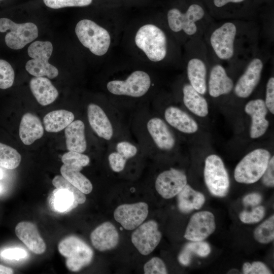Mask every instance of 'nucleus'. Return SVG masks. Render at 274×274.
<instances>
[{
  "instance_id": "22",
  "label": "nucleus",
  "mask_w": 274,
  "mask_h": 274,
  "mask_svg": "<svg viewBox=\"0 0 274 274\" xmlns=\"http://www.w3.org/2000/svg\"><path fill=\"white\" fill-rule=\"evenodd\" d=\"M233 86V81L221 65L216 64L212 68L208 83L209 92L211 96L217 97L228 94Z\"/></svg>"
},
{
  "instance_id": "7",
  "label": "nucleus",
  "mask_w": 274,
  "mask_h": 274,
  "mask_svg": "<svg viewBox=\"0 0 274 274\" xmlns=\"http://www.w3.org/2000/svg\"><path fill=\"white\" fill-rule=\"evenodd\" d=\"M204 178L210 192L219 197L225 196L229 187L228 173L221 158L212 154L205 160Z\"/></svg>"
},
{
  "instance_id": "23",
  "label": "nucleus",
  "mask_w": 274,
  "mask_h": 274,
  "mask_svg": "<svg viewBox=\"0 0 274 274\" xmlns=\"http://www.w3.org/2000/svg\"><path fill=\"white\" fill-rule=\"evenodd\" d=\"M30 89L37 101L45 106L53 102L58 92L50 80L44 77H35L29 82Z\"/></svg>"
},
{
  "instance_id": "4",
  "label": "nucleus",
  "mask_w": 274,
  "mask_h": 274,
  "mask_svg": "<svg viewBox=\"0 0 274 274\" xmlns=\"http://www.w3.org/2000/svg\"><path fill=\"white\" fill-rule=\"evenodd\" d=\"M53 51V45L49 41H35L27 49V53L31 59L25 65L26 70L35 77L46 76L53 79L58 75V69L48 60Z\"/></svg>"
},
{
  "instance_id": "33",
  "label": "nucleus",
  "mask_w": 274,
  "mask_h": 274,
  "mask_svg": "<svg viewBox=\"0 0 274 274\" xmlns=\"http://www.w3.org/2000/svg\"><path fill=\"white\" fill-rule=\"evenodd\" d=\"M21 161V156L16 149L0 142V167L14 169Z\"/></svg>"
},
{
  "instance_id": "16",
  "label": "nucleus",
  "mask_w": 274,
  "mask_h": 274,
  "mask_svg": "<svg viewBox=\"0 0 274 274\" xmlns=\"http://www.w3.org/2000/svg\"><path fill=\"white\" fill-rule=\"evenodd\" d=\"M245 111L252 119L250 137L257 139L263 135L269 126L268 121L265 118L267 108L264 101L261 99L251 100L246 105Z\"/></svg>"
},
{
  "instance_id": "48",
  "label": "nucleus",
  "mask_w": 274,
  "mask_h": 274,
  "mask_svg": "<svg viewBox=\"0 0 274 274\" xmlns=\"http://www.w3.org/2000/svg\"><path fill=\"white\" fill-rule=\"evenodd\" d=\"M245 0H213L215 6L220 8L229 3H239Z\"/></svg>"
},
{
  "instance_id": "15",
  "label": "nucleus",
  "mask_w": 274,
  "mask_h": 274,
  "mask_svg": "<svg viewBox=\"0 0 274 274\" xmlns=\"http://www.w3.org/2000/svg\"><path fill=\"white\" fill-rule=\"evenodd\" d=\"M263 68V62L259 58L250 62L235 85L234 91L237 96L247 98L252 94L260 81Z\"/></svg>"
},
{
  "instance_id": "36",
  "label": "nucleus",
  "mask_w": 274,
  "mask_h": 274,
  "mask_svg": "<svg viewBox=\"0 0 274 274\" xmlns=\"http://www.w3.org/2000/svg\"><path fill=\"white\" fill-rule=\"evenodd\" d=\"M52 184L56 188H64L72 192L78 204H82L85 202V194L73 185L62 176H56L52 180Z\"/></svg>"
},
{
  "instance_id": "24",
  "label": "nucleus",
  "mask_w": 274,
  "mask_h": 274,
  "mask_svg": "<svg viewBox=\"0 0 274 274\" xmlns=\"http://www.w3.org/2000/svg\"><path fill=\"white\" fill-rule=\"evenodd\" d=\"M164 117L169 125L182 132L192 133L198 130L196 121L178 108L173 106L168 107L165 111Z\"/></svg>"
},
{
  "instance_id": "14",
  "label": "nucleus",
  "mask_w": 274,
  "mask_h": 274,
  "mask_svg": "<svg viewBox=\"0 0 274 274\" xmlns=\"http://www.w3.org/2000/svg\"><path fill=\"white\" fill-rule=\"evenodd\" d=\"M187 184V177L182 171L170 168L160 174L155 181L157 192L164 198H173Z\"/></svg>"
},
{
  "instance_id": "6",
  "label": "nucleus",
  "mask_w": 274,
  "mask_h": 274,
  "mask_svg": "<svg viewBox=\"0 0 274 274\" xmlns=\"http://www.w3.org/2000/svg\"><path fill=\"white\" fill-rule=\"evenodd\" d=\"M8 32L5 41L8 47L14 50L23 48L38 36L37 25L32 22L16 23L7 18H0V32Z\"/></svg>"
},
{
  "instance_id": "18",
  "label": "nucleus",
  "mask_w": 274,
  "mask_h": 274,
  "mask_svg": "<svg viewBox=\"0 0 274 274\" xmlns=\"http://www.w3.org/2000/svg\"><path fill=\"white\" fill-rule=\"evenodd\" d=\"M90 239L95 249L105 251L116 247L119 242V234L113 224L106 222L92 231Z\"/></svg>"
},
{
  "instance_id": "9",
  "label": "nucleus",
  "mask_w": 274,
  "mask_h": 274,
  "mask_svg": "<svg viewBox=\"0 0 274 274\" xmlns=\"http://www.w3.org/2000/svg\"><path fill=\"white\" fill-rule=\"evenodd\" d=\"M204 15V10L197 4L190 5L184 13L173 8L167 13L168 24L174 32L183 31L186 35L192 36L196 33V23L201 20Z\"/></svg>"
},
{
  "instance_id": "11",
  "label": "nucleus",
  "mask_w": 274,
  "mask_h": 274,
  "mask_svg": "<svg viewBox=\"0 0 274 274\" xmlns=\"http://www.w3.org/2000/svg\"><path fill=\"white\" fill-rule=\"evenodd\" d=\"M132 232L131 242L139 252L144 255L150 254L158 246L161 233L157 222L150 220L141 224Z\"/></svg>"
},
{
  "instance_id": "25",
  "label": "nucleus",
  "mask_w": 274,
  "mask_h": 274,
  "mask_svg": "<svg viewBox=\"0 0 274 274\" xmlns=\"http://www.w3.org/2000/svg\"><path fill=\"white\" fill-rule=\"evenodd\" d=\"M65 143L68 151L83 153L86 149L85 125L80 120L73 121L65 128Z\"/></svg>"
},
{
  "instance_id": "42",
  "label": "nucleus",
  "mask_w": 274,
  "mask_h": 274,
  "mask_svg": "<svg viewBox=\"0 0 274 274\" xmlns=\"http://www.w3.org/2000/svg\"><path fill=\"white\" fill-rule=\"evenodd\" d=\"M2 258L8 260H20L27 256V252L20 248H9L4 249L1 252Z\"/></svg>"
},
{
  "instance_id": "2",
  "label": "nucleus",
  "mask_w": 274,
  "mask_h": 274,
  "mask_svg": "<svg viewBox=\"0 0 274 274\" xmlns=\"http://www.w3.org/2000/svg\"><path fill=\"white\" fill-rule=\"evenodd\" d=\"M76 34L81 43L97 56L105 55L108 51L111 43L108 31L89 19H83L77 24Z\"/></svg>"
},
{
  "instance_id": "31",
  "label": "nucleus",
  "mask_w": 274,
  "mask_h": 274,
  "mask_svg": "<svg viewBox=\"0 0 274 274\" xmlns=\"http://www.w3.org/2000/svg\"><path fill=\"white\" fill-rule=\"evenodd\" d=\"M62 177L84 194H89L92 190V185L88 179L80 173V170L63 164L60 167Z\"/></svg>"
},
{
  "instance_id": "5",
  "label": "nucleus",
  "mask_w": 274,
  "mask_h": 274,
  "mask_svg": "<svg viewBox=\"0 0 274 274\" xmlns=\"http://www.w3.org/2000/svg\"><path fill=\"white\" fill-rule=\"evenodd\" d=\"M59 253L66 258V267L72 271H78L92 261L93 252L82 239L69 236L61 240L58 246Z\"/></svg>"
},
{
  "instance_id": "37",
  "label": "nucleus",
  "mask_w": 274,
  "mask_h": 274,
  "mask_svg": "<svg viewBox=\"0 0 274 274\" xmlns=\"http://www.w3.org/2000/svg\"><path fill=\"white\" fill-rule=\"evenodd\" d=\"M14 71L11 65L4 59H0V89H7L13 84Z\"/></svg>"
},
{
  "instance_id": "8",
  "label": "nucleus",
  "mask_w": 274,
  "mask_h": 274,
  "mask_svg": "<svg viewBox=\"0 0 274 274\" xmlns=\"http://www.w3.org/2000/svg\"><path fill=\"white\" fill-rule=\"evenodd\" d=\"M150 85L149 75L144 71H136L132 72L125 80L109 82L107 87L110 92L115 95L139 97L146 93Z\"/></svg>"
},
{
  "instance_id": "29",
  "label": "nucleus",
  "mask_w": 274,
  "mask_h": 274,
  "mask_svg": "<svg viewBox=\"0 0 274 274\" xmlns=\"http://www.w3.org/2000/svg\"><path fill=\"white\" fill-rule=\"evenodd\" d=\"M183 92L184 105L189 110L201 117L208 114V105L206 99L190 84L184 86Z\"/></svg>"
},
{
  "instance_id": "20",
  "label": "nucleus",
  "mask_w": 274,
  "mask_h": 274,
  "mask_svg": "<svg viewBox=\"0 0 274 274\" xmlns=\"http://www.w3.org/2000/svg\"><path fill=\"white\" fill-rule=\"evenodd\" d=\"M147 130L156 146L161 150L172 149L175 144V138L165 123L159 118L150 119Z\"/></svg>"
},
{
  "instance_id": "44",
  "label": "nucleus",
  "mask_w": 274,
  "mask_h": 274,
  "mask_svg": "<svg viewBox=\"0 0 274 274\" xmlns=\"http://www.w3.org/2000/svg\"><path fill=\"white\" fill-rule=\"evenodd\" d=\"M268 110L274 114V78L270 77L267 81L266 88V97L264 101Z\"/></svg>"
},
{
  "instance_id": "40",
  "label": "nucleus",
  "mask_w": 274,
  "mask_h": 274,
  "mask_svg": "<svg viewBox=\"0 0 274 274\" xmlns=\"http://www.w3.org/2000/svg\"><path fill=\"white\" fill-rule=\"evenodd\" d=\"M144 273L146 274H165L167 270L162 260L155 257L151 258L144 266Z\"/></svg>"
},
{
  "instance_id": "49",
  "label": "nucleus",
  "mask_w": 274,
  "mask_h": 274,
  "mask_svg": "<svg viewBox=\"0 0 274 274\" xmlns=\"http://www.w3.org/2000/svg\"><path fill=\"white\" fill-rule=\"evenodd\" d=\"M13 273L14 271L12 268L0 264V274H12Z\"/></svg>"
},
{
  "instance_id": "32",
  "label": "nucleus",
  "mask_w": 274,
  "mask_h": 274,
  "mask_svg": "<svg viewBox=\"0 0 274 274\" xmlns=\"http://www.w3.org/2000/svg\"><path fill=\"white\" fill-rule=\"evenodd\" d=\"M211 247L207 242L192 241L186 244L179 255L178 260L184 265L190 264L192 255L195 254L200 257H206L211 252Z\"/></svg>"
},
{
  "instance_id": "41",
  "label": "nucleus",
  "mask_w": 274,
  "mask_h": 274,
  "mask_svg": "<svg viewBox=\"0 0 274 274\" xmlns=\"http://www.w3.org/2000/svg\"><path fill=\"white\" fill-rule=\"evenodd\" d=\"M243 271L245 274H270L271 271L263 263L255 261L252 263H245L243 266Z\"/></svg>"
},
{
  "instance_id": "21",
  "label": "nucleus",
  "mask_w": 274,
  "mask_h": 274,
  "mask_svg": "<svg viewBox=\"0 0 274 274\" xmlns=\"http://www.w3.org/2000/svg\"><path fill=\"white\" fill-rule=\"evenodd\" d=\"M44 134V128L40 119L30 113L24 114L21 119L19 135L25 145H30Z\"/></svg>"
},
{
  "instance_id": "19",
  "label": "nucleus",
  "mask_w": 274,
  "mask_h": 274,
  "mask_svg": "<svg viewBox=\"0 0 274 274\" xmlns=\"http://www.w3.org/2000/svg\"><path fill=\"white\" fill-rule=\"evenodd\" d=\"M87 116L90 126L98 136L110 140L113 134V127L104 110L96 104H90L87 107Z\"/></svg>"
},
{
  "instance_id": "30",
  "label": "nucleus",
  "mask_w": 274,
  "mask_h": 274,
  "mask_svg": "<svg viewBox=\"0 0 274 274\" xmlns=\"http://www.w3.org/2000/svg\"><path fill=\"white\" fill-rule=\"evenodd\" d=\"M74 114L65 110H57L47 113L43 118L45 129L48 132H59L72 123Z\"/></svg>"
},
{
  "instance_id": "10",
  "label": "nucleus",
  "mask_w": 274,
  "mask_h": 274,
  "mask_svg": "<svg viewBox=\"0 0 274 274\" xmlns=\"http://www.w3.org/2000/svg\"><path fill=\"white\" fill-rule=\"evenodd\" d=\"M236 33V26L231 22L224 23L213 31L210 39V43L219 59L226 60L233 57Z\"/></svg>"
},
{
  "instance_id": "1",
  "label": "nucleus",
  "mask_w": 274,
  "mask_h": 274,
  "mask_svg": "<svg viewBox=\"0 0 274 274\" xmlns=\"http://www.w3.org/2000/svg\"><path fill=\"white\" fill-rule=\"evenodd\" d=\"M135 43L152 61H160L166 56V36L162 30L155 25L148 24L141 27L136 33Z\"/></svg>"
},
{
  "instance_id": "39",
  "label": "nucleus",
  "mask_w": 274,
  "mask_h": 274,
  "mask_svg": "<svg viewBox=\"0 0 274 274\" xmlns=\"http://www.w3.org/2000/svg\"><path fill=\"white\" fill-rule=\"evenodd\" d=\"M265 215V209L263 206L254 208L250 212L243 211L239 215L242 222L245 223H254L261 221Z\"/></svg>"
},
{
  "instance_id": "45",
  "label": "nucleus",
  "mask_w": 274,
  "mask_h": 274,
  "mask_svg": "<svg viewBox=\"0 0 274 274\" xmlns=\"http://www.w3.org/2000/svg\"><path fill=\"white\" fill-rule=\"evenodd\" d=\"M116 150L127 159L135 156L137 152V149L134 145L125 141L118 143Z\"/></svg>"
},
{
  "instance_id": "43",
  "label": "nucleus",
  "mask_w": 274,
  "mask_h": 274,
  "mask_svg": "<svg viewBox=\"0 0 274 274\" xmlns=\"http://www.w3.org/2000/svg\"><path fill=\"white\" fill-rule=\"evenodd\" d=\"M110 165L115 172L122 171L125 165L127 159L118 152L111 153L108 157Z\"/></svg>"
},
{
  "instance_id": "12",
  "label": "nucleus",
  "mask_w": 274,
  "mask_h": 274,
  "mask_svg": "<svg viewBox=\"0 0 274 274\" xmlns=\"http://www.w3.org/2000/svg\"><path fill=\"white\" fill-rule=\"evenodd\" d=\"M148 214V205L146 202H139L118 206L114 212V217L124 228L132 230L143 223Z\"/></svg>"
},
{
  "instance_id": "28",
  "label": "nucleus",
  "mask_w": 274,
  "mask_h": 274,
  "mask_svg": "<svg viewBox=\"0 0 274 274\" xmlns=\"http://www.w3.org/2000/svg\"><path fill=\"white\" fill-rule=\"evenodd\" d=\"M205 197L186 184L178 194V206L181 212L187 213L193 210H199L203 206Z\"/></svg>"
},
{
  "instance_id": "26",
  "label": "nucleus",
  "mask_w": 274,
  "mask_h": 274,
  "mask_svg": "<svg viewBox=\"0 0 274 274\" xmlns=\"http://www.w3.org/2000/svg\"><path fill=\"white\" fill-rule=\"evenodd\" d=\"M187 76L190 84L199 93L203 95L207 91V67L198 58H193L188 62Z\"/></svg>"
},
{
  "instance_id": "38",
  "label": "nucleus",
  "mask_w": 274,
  "mask_h": 274,
  "mask_svg": "<svg viewBox=\"0 0 274 274\" xmlns=\"http://www.w3.org/2000/svg\"><path fill=\"white\" fill-rule=\"evenodd\" d=\"M49 8L60 9L68 7H84L89 5L92 0H43Z\"/></svg>"
},
{
  "instance_id": "46",
  "label": "nucleus",
  "mask_w": 274,
  "mask_h": 274,
  "mask_svg": "<svg viewBox=\"0 0 274 274\" xmlns=\"http://www.w3.org/2000/svg\"><path fill=\"white\" fill-rule=\"evenodd\" d=\"M263 183L267 187H273L274 185V157L269 159L267 166L262 176Z\"/></svg>"
},
{
  "instance_id": "3",
  "label": "nucleus",
  "mask_w": 274,
  "mask_h": 274,
  "mask_svg": "<svg viewBox=\"0 0 274 274\" xmlns=\"http://www.w3.org/2000/svg\"><path fill=\"white\" fill-rule=\"evenodd\" d=\"M270 155L264 149H257L247 154L237 164L234 172L238 183L252 184L258 181L267 166Z\"/></svg>"
},
{
  "instance_id": "27",
  "label": "nucleus",
  "mask_w": 274,
  "mask_h": 274,
  "mask_svg": "<svg viewBox=\"0 0 274 274\" xmlns=\"http://www.w3.org/2000/svg\"><path fill=\"white\" fill-rule=\"evenodd\" d=\"M49 204L54 212L66 213L78 204L73 193L64 188H56L48 198Z\"/></svg>"
},
{
  "instance_id": "13",
  "label": "nucleus",
  "mask_w": 274,
  "mask_h": 274,
  "mask_svg": "<svg viewBox=\"0 0 274 274\" xmlns=\"http://www.w3.org/2000/svg\"><path fill=\"white\" fill-rule=\"evenodd\" d=\"M215 229L214 215L209 211H200L191 217L184 237L191 241H203L212 234Z\"/></svg>"
},
{
  "instance_id": "17",
  "label": "nucleus",
  "mask_w": 274,
  "mask_h": 274,
  "mask_svg": "<svg viewBox=\"0 0 274 274\" xmlns=\"http://www.w3.org/2000/svg\"><path fill=\"white\" fill-rule=\"evenodd\" d=\"M15 232L18 238L34 253L42 254L45 252L46 244L33 223L19 222L15 227Z\"/></svg>"
},
{
  "instance_id": "50",
  "label": "nucleus",
  "mask_w": 274,
  "mask_h": 274,
  "mask_svg": "<svg viewBox=\"0 0 274 274\" xmlns=\"http://www.w3.org/2000/svg\"><path fill=\"white\" fill-rule=\"evenodd\" d=\"M3 173L2 170L0 169V179H1L3 178ZM2 187L0 184V193L2 192Z\"/></svg>"
},
{
  "instance_id": "47",
  "label": "nucleus",
  "mask_w": 274,
  "mask_h": 274,
  "mask_svg": "<svg viewBox=\"0 0 274 274\" xmlns=\"http://www.w3.org/2000/svg\"><path fill=\"white\" fill-rule=\"evenodd\" d=\"M262 200V196L257 193H252L246 195L243 198V202L245 206H256Z\"/></svg>"
},
{
  "instance_id": "34",
  "label": "nucleus",
  "mask_w": 274,
  "mask_h": 274,
  "mask_svg": "<svg viewBox=\"0 0 274 274\" xmlns=\"http://www.w3.org/2000/svg\"><path fill=\"white\" fill-rule=\"evenodd\" d=\"M254 237L256 241L261 244H268L273 240V215L271 216L255 229Z\"/></svg>"
},
{
  "instance_id": "35",
  "label": "nucleus",
  "mask_w": 274,
  "mask_h": 274,
  "mask_svg": "<svg viewBox=\"0 0 274 274\" xmlns=\"http://www.w3.org/2000/svg\"><path fill=\"white\" fill-rule=\"evenodd\" d=\"M61 161L63 164L81 170L84 166H87L89 162V157L82 153L69 151L63 155Z\"/></svg>"
}]
</instances>
